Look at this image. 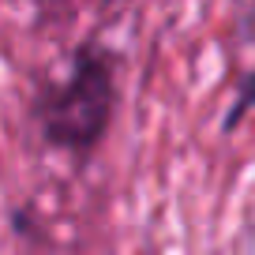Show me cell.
<instances>
[{"instance_id":"1","label":"cell","mask_w":255,"mask_h":255,"mask_svg":"<svg viewBox=\"0 0 255 255\" xmlns=\"http://www.w3.org/2000/svg\"><path fill=\"white\" fill-rule=\"evenodd\" d=\"M113 105V79L105 60L98 56H83L75 64L72 79L56 87L41 105L45 117V135L64 146H83L90 139L102 135L105 120H109Z\"/></svg>"}]
</instances>
